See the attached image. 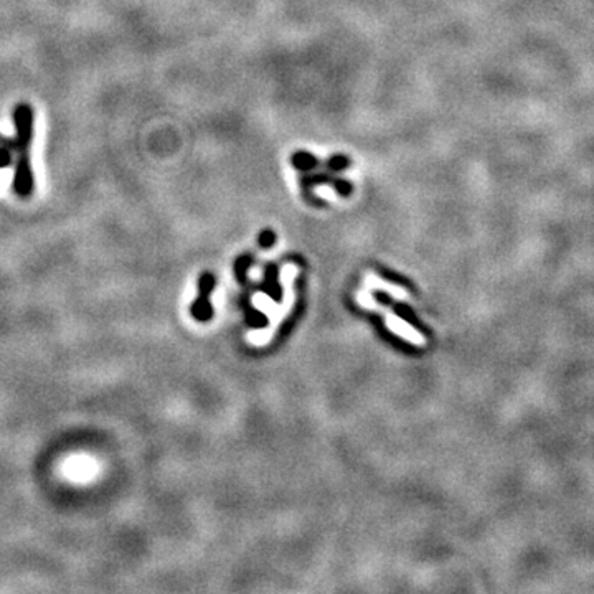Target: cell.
<instances>
[{"label":"cell","mask_w":594,"mask_h":594,"mask_svg":"<svg viewBox=\"0 0 594 594\" xmlns=\"http://www.w3.org/2000/svg\"><path fill=\"white\" fill-rule=\"evenodd\" d=\"M15 136L7 137L0 134V146L10 148L13 157L12 188L20 198H28L33 193L35 177L30 161V147L33 139L35 112L28 103H18L12 111Z\"/></svg>","instance_id":"6da1fadb"},{"label":"cell","mask_w":594,"mask_h":594,"mask_svg":"<svg viewBox=\"0 0 594 594\" xmlns=\"http://www.w3.org/2000/svg\"><path fill=\"white\" fill-rule=\"evenodd\" d=\"M297 274V267L292 264H286L284 269L281 272V282L284 286V299H282V304L277 305L272 302L269 297L264 294H256L255 299H252V304L257 307L261 312L269 315L271 324L267 329L256 330L252 334L248 335V342L250 345H266L267 342L272 339L277 325L281 324L282 319L287 315V312L291 310L292 302H294V289H292V284H294V277Z\"/></svg>","instance_id":"7a4b0ae2"},{"label":"cell","mask_w":594,"mask_h":594,"mask_svg":"<svg viewBox=\"0 0 594 594\" xmlns=\"http://www.w3.org/2000/svg\"><path fill=\"white\" fill-rule=\"evenodd\" d=\"M356 301H359V304L363 307V309H370V310H378L381 314L385 315V324L388 329L393 332V334L400 335L401 339L408 340L409 344L413 345H418V346H424L426 345V337L423 334H419L418 330L414 329V327H411L408 322L401 320L398 315L393 314L390 309H386L385 305H381L378 301L375 299L373 296L370 294L366 289H361L356 292Z\"/></svg>","instance_id":"3957f363"},{"label":"cell","mask_w":594,"mask_h":594,"mask_svg":"<svg viewBox=\"0 0 594 594\" xmlns=\"http://www.w3.org/2000/svg\"><path fill=\"white\" fill-rule=\"evenodd\" d=\"M365 284H366V287H370V289H378L381 292H383V291L388 292L390 296H393L395 299H398V301H408L409 299V292L406 291L404 287L391 284V282L380 279V277H376L375 274H366Z\"/></svg>","instance_id":"277c9868"},{"label":"cell","mask_w":594,"mask_h":594,"mask_svg":"<svg viewBox=\"0 0 594 594\" xmlns=\"http://www.w3.org/2000/svg\"><path fill=\"white\" fill-rule=\"evenodd\" d=\"M13 165V153L10 152V148L0 146V168Z\"/></svg>","instance_id":"5b68a950"}]
</instances>
